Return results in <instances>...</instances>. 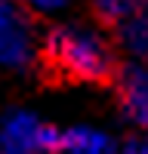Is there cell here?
Masks as SVG:
<instances>
[{"label": "cell", "mask_w": 148, "mask_h": 154, "mask_svg": "<svg viewBox=\"0 0 148 154\" xmlns=\"http://www.w3.org/2000/svg\"><path fill=\"white\" fill-rule=\"evenodd\" d=\"M123 65L111 37L96 25L59 22L40 31L37 40V68L49 83H90L111 86Z\"/></svg>", "instance_id": "cell-1"}, {"label": "cell", "mask_w": 148, "mask_h": 154, "mask_svg": "<svg viewBox=\"0 0 148 154\" xmlns=\"http://www.w3.org/2000/svg\"><path fill=\"white\" fill-rule=\"evenodd\" d=\"M62 130L40 120L25 108H9L0 117V151L3 154H59Z\"/></svg>", "instance_id": "cell-2"}, {"label": "cell", "mask_w": 148, "mask_h": 154, "mask_svg": "<svg viewBox=\"0 0 148 154\" xmlns=\"http://www.w3.org/2000/svg\"><path fill=\"white\" fill-rule=\"evenodd\" d=\"M34 16L12 3H0V68L28 71L37 65V40Z\"/></svg>", "instance_id": "cell-3"}, {"label": "cell", "mask_w": 148, "mask_h": 154, "mask_svg": "<svg viewBox=\"0 0 148 154\" xmlns=\"http://www.w3.org/2000/svg\"><path fill=\"white\" fill-rule=\"evenodd\" d=\"M114 105L120 120L133 126L136 136H148V62H127L114 77Z\"/></svg>", "instance_id": "cell-4"}, {"label": "cell", "mask_w": 148, "mask_h": 154, "mask_svg": "<svg viewBox=\"0 0 148 154\" xmlns=\"http://www.w3.org/2000/svg\"><path fill=\"white\" fill-rule=\"evenodd\" d=\"M108 37L127 62H148V3H136V9Z\"/></svg>", "instance_id": "cell-5"}, {"label": "cell", "mask_w": 148, "mask_h": 154, "mask_svg": "<svg viewBox=\"0 0 148 154\" xmlns=\"http://www.w3.org/2000/svg\"><path fill=\"white\" fill-rule=\"evenodd\" d=\"M59 154H117V142L96 126H71L62 130Z\"/></svg>", "instance_id": "cell-6"}, {"label": "cell", "mask_w": 148, "mask_h": 154, "mask_svg": "<svg viewBox=\"0 0 148 154\" xmlns=\"http://www.w3.org/2000/svg\"><path fill=\"white\" fill-rule=\"evenodd\" d=\"M117 154H148V136H130L123 145H117Z\"/></svg>", "instance_id": "cell-7"}, {"label": "cell", "mask_w": 148, "mask_h": 154, "mask_svg": "<svg viewBox=\"0 0 148 154\" xmlns=\"http://www.w3.org/2000/svg\"><path fill=\"white\" fill-rule=\"evenodd\" d=\"M0 154H3V151H0Z\"/></svg>", "instance_id": "cell-8"}]
</instances>
